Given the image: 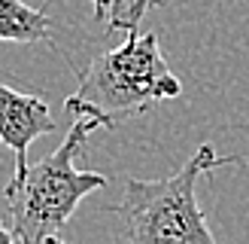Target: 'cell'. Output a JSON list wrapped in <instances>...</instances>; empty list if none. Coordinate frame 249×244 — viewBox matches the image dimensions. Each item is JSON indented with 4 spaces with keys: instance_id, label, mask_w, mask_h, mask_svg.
<instances>
[{
    "instance_id": "277c9868",
    "label": "cell",
    "mask_w": 249,
    "mask_h": 244,
    "mask_svg": "<svg viewBox=\"0 0 249 244\" xmlns=\"http://www.w3.org/2000/svg\"><path fill=\"white\" fill-rule=\"evenodd\" d=\"M55 128L43 98L16 92L12 85L0 82V143L16 153V174L9 183H18L28 174V146Z\"/></svg>"
},
{
    "instance_id": "8992f818",
    "label": "cell",
    "mask_w": 249,
    "mask_h": 244,
    "mask_svg": "<svg viewBox=\"0 0 249 244\" xmlns=\"http://www.w3.org/2000/svg\"><path fill=\"white\" fill-rule=\"evenodd\" d=\"M158 3H164V0H124L122 6H116L113 12H109V24H107V31H124V34H134L137 31V24L143 21V16L152 6Z\"/></svg>"
},
{
    "instance_id": "6da1fadb",
    "label": "cell",
    "mask_w": 249,
    "mask_h": 244,
    "mask_svg": "<svg viewBox=\"0 0 249 244\" xmlns=\"http://www.w3.org/2000/svg\"><path fill=\"white\" fill-rule=\"evenodd\" d=\"M182 95V82L158 49L155 34H128L124 43L91 58L64 110L73 119H91L97 128L149 113L152 107Z\"/></svg>"
},
{
    "instance_id": "ba28073f",
    "label": "cell",
    "mask_w": 249,
    "mask_h": 244,
    "mask_svg": "<svg viewBox=\"0 0 249 244\" xmlns=\"http://www.w3.org/2000/svg\"><path fill=\"white\" fill-rule=\"evenodd\" d=\"M0 244H18L16 235H12V229H6L3 223H0Z\"/></svg>"
},
{
    "instance_id": "7a4b0ae2",
    "label": "cell",
    "mask_w": 249,
    "mask_h": 244,
    "mask_svg": "<svg viewBox=\"0 0 249 244\" xmlns=\"http://www.w3.org/2000/svg\"><path fill=\"white\" fill-rule=\"evenodd\" d=\"M240 156H219L201 143L177 174L161 180H124V195L113 207L119 244H216L197 204V180L222 165H240Z\"/></svg>"
},
{
    "instance_id": "52a82bcc",
    "label": "cell",
    "mask_w": 249,
    "mask_h": 244,
    "mask_svg": "<svg viewBox=\"0 0 249 244\" xmlns=\"http://www.w3.org/2000/svg\"><path fill=\"white\" fill-rule=\"evenodd\" d=\"M124 0H91V6H94V19L101 21V19H109V12H113L116 6H122Z\"/></svg>"
},
{
    "instance_id": "5b68a950",
    "label": "cell",
    "mask_w": 249,
    "mask_h": 244,
    "mask_svg": "<svg viewBox=\"0 0 249 244\" xmlns=\"http://www.w3.org/2000/svg\"><path fill=\"white\" fill-rule=\"evenodd\" d=\"M0 40L9 43H52V19L21 0H0Z\"/></svg>"
},
{
    "instance_id": "3957f363",
    "label": "cell",
    "mask_w": 249,
    "mask_h": 244,
    "mask_svg": "<svg viewBox=\"0 0 249 244\" xmlns=\"http://www.w3.org/2000/svg\"><path fill=\"white\" fill-rule=\"evenodd\" d=\"M94 128L91 119H73L58 150L28 165V174L3 189L12 214V235L18 244H64L61 229L79 202L107 186L104 174L76 168V156Z\"/></svg>"
}]
</instances>
